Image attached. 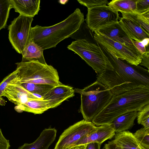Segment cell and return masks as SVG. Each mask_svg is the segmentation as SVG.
<instances>
[{"instance_id": "1", "label": "cell", "mask_w": 149, "mask_h": 149, "mask_svg": "<svg viewBox=\"0 0 149 149\" xmlns=\"http://www.w3.org/2000/svg\"><path fill=\"white\" fill-rule=\"evenodd\" d=\"M99 45L108 58L113 70H104L98 74L97 81L109 88L113 95L137 88L149 89V70L117 58Z\"/></svg>"}, {"instance_id": "2", "label": "cell", "mask_w": 149, "mask_h": 149, "mask_svg": "<svg viewBox=\"0 0 149 149\" xmlns=\"http://www.w3.org/2000/svg\"><path fill=\"white\" fill-rule=\"evenodd\" d=\"M148 104L149 89L137 88L114 95L91 122L98 126L109 125L120 116L132 111H138Z\"/></svg>"}, {"instance_id": "3", "label": "cell", "mask_w": 149, "mask_h": 149, "mask_svg": "<svg viewBox=\"0 0 149 149\" xmlns=\"http://www.w3.org/2000/svg\"><path fill=\"white\" fill-rule=\"evenodd\" d=\"M84 21L83 13L77 8L65 19L55 25L49 26L36 25L31 27L29 42L36 43L43 50L55 47L77 31Z\"/></svg>"}, {"instance_id": "4", "label": "cell", "mask_w": 149, "mask_h": 149, "mask_svg": "<svg viewBox=\"0 0 149 149\" xmlns=\"http://www.w3.org/2000/svg\"><path fill=\"white\" fill-rule=\"evenodd\" d=\"M74 90L81 94L80 111L84 119L88 121H92L113 96L109 88L97 80L83 89Z\"/></svg>"}, {"instance_id": "5", "label": "cell", "mask_w": 149, "mask_h": 149, "mask_svg": "<svg viewBox=\"0 0 149 149\" xmlns=\"http://www.w3.org/2000/svg\"><path fill=\"white\" fill-rule=\"evenodd\" d=\"M16 81L20 83L44 84L57 86L62 83L57 70L51 65L38 61L17 63Z\"/></svg>"}, {"instance_id": "6", "label": "cell", "mask_w": 149, "mask_h": 149, "mask_svg": "<svg viewBox=\"0 0 149 149\" xmlns=\"http://www.w3.org/2000/svg\"><path fill=\"white\" fill-rule=\"evenodd\" d=\"M86 40L72 41L67 48L80 56L98 74L109 70L112 66L99 45Z\"/></svg>"}, {"instance_id": "7", "label": "cell", "mask_w": 149, "mask_h": 149, "mask_svg": "<svg viewBox=\"0 0 149 149\" xmlns=\"http://www.w3.org/2000/svg\"><path fill=\"white\" fill-rule=\"evenodd\" d=\"M94 32V38L96 43L105 48L116 58L131 65L137 66L140 64L142 54L134 45H125L97 31Z\"/></svg>"}, {"instance_id": "8", "label": "cell", "mask_w": 149, "mask_h": 149, "mask_svg": "<svg viewBox=\"0 0 149 149\" xmlns=\"http://www.w3.org/2000/svg\"><path fill=\"white\" fill-rule=\"evenodd\" d=\"M33 17L21 15L15 18L8 26L9 40L13 48L22 54L29 42V37Z\"/></svg>"}, {"instance_id": "9", "label": "cell", "mask_w": 149, "mask_h": 149, "mask_svg": "<svg viewBox=\"0 0 149 149\" xmlns=\"http://www.w3.org/2000/svg\"><path fill=\"white\" fill-rule=\"evenodd\" d=\"M97 127L91 122L84 119L65 130L59 137L54 149H67L95 130Z\"/></svg>"}, {"instance_id": "10", "label": "cell", "mask_w": 149, "mask_h": 149, "mask_svg": "<svg viewBox=\"0 0 149 149\" xmlns=\"http://www.w3.org/2000/svg\"><path fill=\"white\" fill-rule=\"evenodd\" d=\"M120 17L118 12L106 5L88 8L85 20L89 29L93 32L102 27L118 21Z\"/></svg>"}, {"instance_id": "11", "label": "cell", "mask_w": 149, "mask_h": 149, "mask_svg": "<svg viewBox=\"0 0 149 149\" xmlns=\"http://www.w3.org/2000/svg\"><path fill=\"white\" fill-rule=\"evenodd\" d=\"M115 134L114 130L110 124L101 125L97 127L96 129L79 139L71 147L92 143L102 144L107 140L112 139Z\"/></svg>"}, {"instance_id": "12", "label": "cell", "mask_w": 149, "mask_h": 149, "mask_svg": "<svg viewBox=\"0 0 149 149\" xmlns=\"http://www.w3.org/2000/svg\"><path fill=\"white\" fill-rule=\"evenodd\" d=\"M73 88L62 84L55 86L42 97L47 100L49 109L55 108L65 100L74 96Z\"/></svg>"}, {"instance_id": "13", "label": "cell", "mask_w": 149, "mask_h": 149, "mask_svg": "<svg viewBox=\"0 0 149 149\" xmlns=\"http://www.w3.org/2000/svg\"><path fill=\"white\" fill-rule=\"evenodd\" d=\"M103 149H141L133 136L129 131L116 133L113 140L109 141Z\"/></svg>"}, {"instance_id": "14", "label": "cell", "mask_w": 149, "mask_h": 149, "mask_svg": "<svg viewBox=\"0 0 149 149\" xmlns=\"http://www.w3.org/2000/svg\"><path fill=\"white\" fill-rule=\"evenodd\" d=\"M96 31L113 40L127 45H134L132 40L123 29L118 21L102 27Z\"/></svg>"}, {"instance_id": "15", "label": "cell", "mask_w": 149, "mask_h": 149, "mask_svg": "<svg viewBox=\"0 0 149 149\" xmlns=\"http://www.w3.org/2000/svg\"><path fill=\"white\" fill-rule=\"evenodd\" d=\"M57 132L55 128H45L34 142L25 143L17 149H48L55 139Z\"/></svg>"}, {"instance_id": "16", "label": "cell", "mask_w": 149, "mask_h": 149, "mask_svg": "<svg viewBox=\"0 0 149 149\" xmlns=\"http://www.w3.org/2000/svg\"><path fill=\"white\" fill-rule=\"evenodd\" d=\"M11 8L20 15L33 17L40 10V0H9Z\"/></svg>"}, {"instance_id": "17", "label": "cell", "mask_w": 149, "mask_h": 149, "mask_svg": "<svg viewBox=\"0 0 149 149\" xmlns=\"http://www.w3.org/2000/svg\"><path fill=\"white\" fill-rule=\"evenodd\" d=\"M119 20V23L131 40L141 42L149 38V33L133 21L122 17Z\"/></svg>"}, {"instance_id": "18", "label": "cell", "mask_w": 149, "mask_h": 149, "mask_svg": "<svg viewBox=\"0 0 149 149\" xmlns=\"http://www.w3.org/2000/svg\"><path fill=\"white\" fill-rule=\"evenodd\" d=\"M17 112L25 111L36 114H40L49 109L47 100L40 98H30L22 105L15 107Z\"/></svg>"}, {"instance_id": "19", "label": "cell", "mask_w": 149, "mask_h": 149, "mask_svg": "<svg viewBox=\"0 0 149 149\" xmlns=\"http://www.w3.org/2000/svg\"><path fill=\"white\" fill-rule=\"evenodd\" d=\"M137 113V111H134L124 113L117 117L109 124L116 133L130 129L134 125Z\"/></svg>"}, {"instance_id": "20", "label": "cell", "mask_w": 149, "mask_h": 149, "mask_svg": "<svg viewBox=\"0 0 149 149\" xmlns=\"http://www.w3.org/2000/svg\"><path fill=\"white\" fill-rule=\"evenodd\" d=\"M42 48L36 43L30 42L24 48L22 54V62L38 61L44 64L47 63L43 55Z\"/></svg>"}, {"instance_id": "21", "label": "cell", "mask_w": 149, "mask_h": 149, "mask_svg": "<svg viewBox=\"0 0 149 149\" xmlns=\"http://www.w3.org/2000/svg\"><path fill=\"white\" fill-rule=\"evenodd\" d=\"M14 79L13 81L19 84L26 90L40 98L42 99V97L45 94L56 86L47 84L20 83L15 81Z\"/></svg>"}, {"instance_id": "22", "label": "cell", "mask_w": 149, "mask_h": 149, "mask_svg": "<svg viewBox=\"0 0 149 149\" xmlns=\"http://www.w3.org/2000/svg\"><path fill=\"white\" fill-rule=\"evenodd\" d=\"M137 0H112L108 5L117 12L126 13H136Z\"/></svg>"}, {"instance_id": "23", "label": "cell", "mask_w": 149, "mask_h": 149, "mask_svg": "<svg viewBox=\"0 0 149 149\" xmlns=\"http://www.w3.org/2000/svg\"><path fill=\"white\" fill-rule=\"evenodd\" d=\"M120 12L122 17L133 21L149 33V11L142 14Z\"/></svg>"}, {"instance_id": "24", "label": "cell", "mask_w": 149, "mask_h": 149, "mask_svg": "<svg viewBox=\"0 0 149 149\" xmlns=\"http://www.w3.org/2000/svg\"><path fill=\"white\" fill-rule=\"evenodd\" d=\"M133 135L141 149H149V128L143 127Z\"/></svg>"}, {"instance_id": "25", "label": "cell", "mask_w": 149, "mask_h": 149, "mask_svg": "<svg viewBox=\"0 0 149 149\" xmlns=\"http://www.w3.org/2000/svg\"><path fill=\"white\" fill-rule=\"evenodd\" d=\"M11 8L9 0H0V31L6 25Z\"/></svg>"}, {"instance_id": "26", "label": "cell", "mask_w": 149, "mask_h": 149, "mask_svg": "<svg viewBox=\"0 0 149 149\" xmlns=\"http://www.w3.org/2000/svg\"><path fill=\"white\" fill-rule=\"evenodd\" d=\"M137 118L138 124H141L146 128H149V104L138 111Z\"/></svg>"}, {"instance_id": "27", "label": "cell", "mask_w": 149, "mask_h": 149, "mask_svg": "<svg viewBox=\"0 0 149 149\" xmlns=\"http://www.w3.org/2000/svg\"><path fill=\"white\" fill-rule=\"evenodd\" d=\"M17 71L15 70L6 77L0 83V105L4 106L6 101L3 99L2 95L8 84L16 77Z\"/></svg>"}, {"instance_id": "28", "label": "cell", "mask_w": 149, "mask_h": 149, "mask_svg": "<svg viewBox=\"0 0 149 149\" xmlns=\"http://www.w3.org/2000/svg\"><path fill=\"white\" fill-rule=\"evenodd\" d=\"M78 2L81 5L89 8L99 6H106L109 2L107 0H77Z\"/></svg>"}, {"instance_id": "29", "label": "cell", "mask_w": 149, "mask_h": 149, "mask_svg": "<svg viewBox=\"0 0 149 149\" xmlns=\"http://www.w3.org/2000/svg\"><path fill=\"white\" fill-rule=\"evenodd\" d=\"M149 11V0H137L136 13L142 14Z\"/></svg>"}, {"instance_id": "30", "label": "cell", "mask_w": 149, "mask_h": 149, "mask_svg": "<svg viewBox=\"0 0 149 149\" xmlns=\"http://www.w3.org/2000/svg\"><path fill=\"white\" fill-rule=\"evenodd\" d=\"M10 146L9 140L4 136L0 128V149H9Z\"/></svg>"}, {"instance_id": "31", "label": "cell", "mask_w": 149, "mask_h": 149, "mask_svg": "<svg viewBox=\"0 0 149 149\" xmlns=\"http://www.w3.org/2000/svg\"><path fill=\"white\" fill-rule=\"evenodd\" d=\"M132 41L134 45L141 54H143L147 52L146 49V46L142 41L138 42L132 40Z\"/></svg>"}, {"instance_id": "32", "label": "cell", "mask_w": 149, "mask_h": 149, "mask_svg": "<svg viewBox=\"0 0 149 149\" xmlns=\"http://www.w3.org/2000/svg\"><path fill=\"white\" fill-rule=\"evenodd\" d=\"M139 64L147 68L148 70L149 69V52L148 51L142 54L141 63Z\"/></svg>"}, {"instance_id": "33", "label": "cell", "mask_w": 149, "mask_h": 149, "mask_svg": "<svg viewBox=\"0 0 149 149\" xmlns=\"http://www.w3.org/2000/svg\"><path fill=\"white\" fill-rule=\"evenodd\" d=\"M101 143H92L87 144L86 149H100Z\"/></svg>"}, {"instance_id": "34", "label": "cell", "mask_w": 149, "mask_h": 149, "mask_svg": "<svg viewBox=\"0 0 149 149\" xmlns=\"http://www.w3.org/2000/svg\"><path fill=\"white\" fill-rule=\"evenodd\" d=\"M87 145H82L73 147L70 148L71 149H86Z\"/></svg>"}, {"instance_id": "35", "label": "cell", "mask_w": 149, "mask_h": 149, "mask_svg": "<svg viewBox=\"0 0 149 149\" xmlns=\"http://www.w3.org/2000/svg\"><path fill=\"white\" fill-rule=\"evenodd\" d=\"M68 1V0H59L58 1L59 3L64 5L67 3Z\"/></svg>"}, {"instance_id": "36", "label": "cell", "mask_w": 149, "mask_h": 149, "mask_svg": "<svg viewBox=\"0 0 149 149\" xmlns=\"http://www.w3.org/2000/svg\"><path fill=\"white\" fill-rule=\"evenodd\" d=\"M67 149H71V148H68Z\"/></svg>"}]
</instances>
